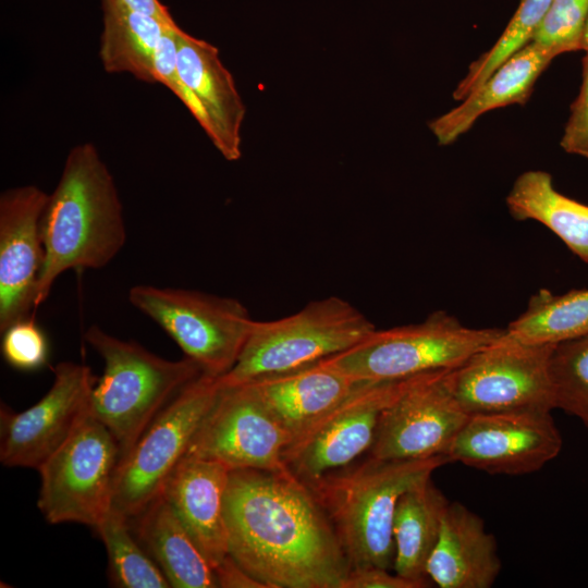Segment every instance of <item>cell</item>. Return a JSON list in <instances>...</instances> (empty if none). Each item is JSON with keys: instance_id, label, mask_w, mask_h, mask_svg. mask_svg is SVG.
Here are the masks:
<instances>
[{"instance_id": "cell-10", "label": "cell", "mask_w": 588, "mask_h": 588, "mask_svg": "<svg viewBox=\"0 0 588 588\" xmlns=\"http://www.w3.org/2000/svg\"><path fill=\"white\" fill-rule=\"evenodd\" d=\"M555 345L526 344L504 333L443 375L468 414L555 408L550 358Z\"/></svg>"}, {"instance_id": "cell-26", "label": "cell", "mask_w": 588, "mask_h": 588, "mask_svg": "<svg viewBox=\"0 0 588 588\" xmlns=\"http://www.w3.org/2000/svg\"><path fill=\"white\" fill-rule=\"evenodd\" d=\"M520 343L556 345L588 334V289L535 293L525 311L505 328Z\"/></svg>"}, {"instance_id": "cell-29", "label": "cell", "mask_w": 588, "mask_h": 588, "mask_svg": "<svg viewBox=\"0 0 588 588\" xmlns=\"http://www.w3.org/2000/svg\"><path fill=\"white\" fill-rule=\"evenodd\" d=\"M550 376L555 408L577 417L588 428V334L554 346Z\"/></svg>"}, {"instance_id": "cell-16", "label": "cell", "mask_w": 588, "mask_h": 588, "mask_svg": "<svg viewBox=\"0 0 588 588\" xmlns=\"http://www.w3.org/2000/svg\"><path fill=\"white\" fill-rule=\"evenodd\" d=\"M48 194L35 185L0 195V331L30 317L44 262L40 218Z\"/></svg>"}, {"instance_id": "cell-4", "label": "cell", "mask_w": 588, "mask_h": 588, "mask_svg": "<svg viewBox=\"0 0 588 588\" xmlns=\"http://www.w3.org/2000/svg\"><path fill=\"white\" fill-rule=\"evenodd\" d=\"M84 339L105 363L90 393L89 413L113 434L121 464L169 401L203 371L188 357L164 359L98 326H90Z\"/></svg>"}, {"instance_id": "cell-17", "label": "cell", "mask_w": 588, "mask_h": 588, "mask_svg": "<svg viewBox=\"0 0 588 588\" xmlns=\"http://www.w3.org/2000/svg\"><path fill=\"white\" fill-rule=\"evenodd\" d=\"M175 44L179 77L203 112L204 131L228 161L238 160L245 106L217 47L181 27Z\"/></svg>"}, {"instance_id": "cell-2", "label": "cell", "mask_w": 588, "mask_h": 588, "mask_svg": "<svg viewBox=\"0 0 588 588\" xmlns=\"http://www.w3.org/2000/svg\"><path fill=\"white\" fill-rule=\"evenodd\" d=\"M44 262L35 309L69 270L101 269L126 243L122 203L108 167L91 143L68 154L40 218Z\"/></svg>"}, {"instance_id": "cell-12", "label": "cell", "mask_w": 588, "mask_h": 588, "mask_svg": "<svg viewBox=\"0 0 588 588\" xmlns=\"http://www.w3.org/2000/svg\"><path fill=\"white\" fill-rule=\"evenodd\" d=\"M291 436L252 382L222 387L186 455L215 461L230 470H289L284 451Z\"/></svg>"}, {"instance_id": "cell-35", "label": "cell", "mask_w": 588, "mask_h": 588, "mask_svg": "<svg viewBox=\"0 0 588 588\" xmlns=\"http://www.w3.org/2000/svg\"><path fill=\"white\" fill-rule=\"evenodd\" d=\"M215 574L218 587L221 588H267L242 568L230 555L215 568Z\"/></svg>"}, {"instance_id": "cell-13", "label": "cell", "mask_w": 588, "mask_h": 588, "mask_svg": "<svg viewBox=\"0 0 588 588\" xmlns=\"http://www.w3.org/2000/svg\"><path fill=\"white\" fill-rule=\"evenodd\" d=\"M561 449L551 412L481 413L469 415L446 457L489 474L515 476L541 469Z\"/></svg>"}, {"instance_id": "cell-27", "label": "cell", "mask_w": 588, "mask_h": 588, "mask_svg": "<svg viewBox=\"0 0 588 588\" xmlns=\"http://www.w3.org/2000/svg\"><path fill=\"white\" fill-rule=\"evenodd\" d=\"M101 538L109 564L111 581L122 588H169L158 564L135 540L128 518L110 510L95 528Z\"/></svg>"}, {"instance_id": "cell-33", "label": "cell", "mask_w": 588, "mask_h": 588, "mask_svg": "<svg viewBox=\"0 0 588 588\" xmlns=\"http://www.w3.org/2000/svg\"><path fill=\"white\" fill-rule=\"evenodd\" d=\"M342 588H425L421 584L400 576L390 569L367 566L351 568Z\"/></svg>"}, {"instance_id": "cell-36", "label": "cell", "mask_w": 588, "mask_h": 588, "mask_svg": "<svg viewBox=\"0 0 588 588\" xmlns=\"http://www.w3.org/2000/svg\"><path fill=\"white\" fill-rule=\"evenodd\" d=\"M581 50L588 51V20L585 26L583 41H581Z\"/></svg>"}, {"instance_id": "cell-3", "label": "cell", "mask_w": 588, "mask_h": 588, "mask_svg": "<svg viewBox=\"0 0 588 588\" xmlns=\"http://www.w3.org/2000/svg\"><path fill=\"white\" fill-rule=\"evenodd\" d=\"M446 463L444 455L403 461L369 457L306 483L329 517L351 568H393V519L400 497Z\"/></svg>"}, {"instance_id": "cell-5", "label": "cell", "mask_w": 588, "mask_h": 588, "mask_svg": "<svg viewBox=\"0 0 588 588\" xmlns=\"http://www.w3.org/2000/svg\"><path fill=\"white\" fill-rule=\"evenodd\" d=\"M375 329L359 309L338 296L309 302L281 319L254 320L221 384L238 385L315 364L354 346Z\"/></svg>"}, {"instance_id": "cell-28", "label": "cell", "mask_w": 588, "mask_h": 588, "mask_svg": "<svg viewBox=\"0 0 588 588\" xmlns=\"http://www.w3.org/2000/svg\"><path fill=\"white\" fill-rule=\"evenodd\" d=\"M551 0H520L494 45L473 61L453 91L461 101L480 86L499 66L532 41Z\"/></svg>"}, {"instance_id": "cell-19", "label": "cell", "mask_w": 588, "mask_h": 588, "mask_svg": "<svg viewBox=\"0 0 588 588\" xmlns=\"http://www.w3.org/2000/svg\"><path fill=\"white\" fill-rule=\"evenodd\" d=\"M502 568L495 537L482 518L460 502H450L427 577L440 588H490Z\"/></svg>"}, {"instance_id": "cell-24", "label": "cell", "mask_w": 588, "mask_h": 588, "mask_svg": "<svg viewBox=\"0 0 588 588\" xmlns=\"http://www.w3.org/2000/svg\"><path fill=\"white\" fill-rule=\"evenodd\" d=\"M506 206L517 220H535L588 262V206L559 193L550 173L529 170L514 182Z\"/></svg>"}, {"instance_id": "cell-15", "label": "cell", "mask_w": 588, "mask_h": 588, "mask_svg": "<svg viewBox=\"0 0 588 588\" xmlns=\"http://www.w3.org/2000/svg\"><path fill=\"white\" fill-rule=\"evenodd\" d=\"M446 371L420 376L382 412L369 457L403 461L446 456L469 417L446 389Z\"/></svg>"}, {"instance_id": "cell-6", "label": "cell", "mask_w": 588, "mask_h": 588, "mask_svg": "<svg viewBox=\"0 0 588 588\" xmlns=\"http://www.w3.org/2000/svg\"><path fill=\"white\" fill-rule=\"evenodd\" d=\"M504 329L469 328L445 311L424 321L375 329L323 360L357 381H387L450 370L502 336Z\"/></svg>"}, {"instance_id": "cell-31", "label": "cell", "mask_w": 588, "mask_h": 588, "mask_svg": "<svg viewBox=\"0 0 588 588\" xmlns=\"http://www.w3.org/2000/svg\"><path fill=\"white\" fill-rule=\"evenodd\" d=\"M1 333L2 355L10 366L19 370L32 371L47 364L48 341L33 318L19 320Z\"/></svg>"}, {"instance_id": "cell-11", "label": "cell", "mask_w": 588, "mask_h": 588, "mask_svg": "<svg viewBox=\"0 0 588 588\" xmlns=\"http://www.w3.org/2000/svg\"><path fill=\"white\" fill-rule=\"evenodd\" d=\"M420 376L360 381L344 400L287 445L284 451L287 469L308 483L351 465L369 452L382 412Z\"/></svg>"}, {"instance_id": "cell-8", "label": "cell", "mask_w": 588, "mask_h": 588, "mask_svg": "<svg viewBox=\"0 0 588 588\" xmlns=\"http://www.w3.org/2000/svg\"><path fill=\"white\" fill-rule=\"evenodd\" d=\"M221 390L220 378L203 373L161 409L119 465L112 510L132 519L161 494Z\"/></svg>"}, {"instance_id": "cell-30", "label": "cell", "mask_w": 588, "mask_h": 588, "mask_svg": "<svg viewBox=\"0 0 588 588\" xmlns=\"http://www.w3.org/2000/svg\"><path fill=\"white\" fill-rule=\"evenodd\" d=\"M588 20V0H551L532 42L547 48L555 57L581 50Z\"/></svg>"}, {"instance_id": "cell-20", "label": "cell", "mask_w": 588, "mask_h": 588, "mask_svg": "<svg viewBox=\"0 0 588 588\" xmlns=\"http://www.w3.org/2000/svg\"><path fill=\"white\" fill-rule=\"evenodd\" d=\"M323 359L252 381L291 442L344 400L359 383Z\"/></svg>"}, {"instance_id": "cell-23", "label": "cell", "mask_w": 588, "mask_h": 588, "mask_svg": "<svg viewBox=\"0 0 588 588\" xmlns=\"http://www.w3.org/2000/svg\"><path fill=\"white\" fill-rule=\"evenodd\" d=\"M449 503L431 477L400 497L393 519V569L396 574L424 587L429 586L427 563L438 541Z\"/></svg>"}, {"instance_id": "cell-7", "label": "cell", "mask_w": 588, "mask_h": 588, "mask_svg": "<svg viewBox=\"0 0 588 588\" xmlns=\"http://www.w3.org/2000/svg\"><path fill=\"white\" fill-rule=\"evenodd\" d=\"M127 297L204 375L216 378L235 365L254 322L240 301L196 290L138 284Z\"/></svg>"}, {"instance_id": "cell-34", "label": "cell", "mask_w": 588, "mask_h": 588, "mask_svg": "<svg viewBox=\"0 0 588 588\" xmlns=\"http://www.w3.org/2000/svg\"><path fill=\"white\" fill-rule=\"evenodd\" d=\"M102 11L133 12L158 19L163 23L175 22L159 0H100Z\"/></svg>"}, {"instance_id": "cell-18", "label": "cell", "mask_w": 588, "mask_h": 588, "mask_svg": "<svg viewBox=\"0 0 588 588\" xmlns=\"http://www.w3.org/2000/svg\"><path fill=\"white\" fill-rule=\"evenodd\" d=\"M230 473L218 462L185 455L161 492L213 569L229 555L224 497Z\"/></svg>"}, {"instance_id": "cell-21", "label": "cell", "mask_w": 588, "mask_h": 588, "mask_svg": "<svg viewBox=\"0 0 588 588\" xmlns=\"http://www.w3.org/2000/svg\"><path fill=\"white\" fill-rule=\"evenodd\" d=\"M554 58L553 52L531 41L499 66L457 107L429 123L438 143L443 146L454 143L491 110L526 102L536 81Z\"/></svg>"}, {"instance_id": "cell-1", "label": "cell", "mask_w": 588, "mask_h": 588, "mask_svg": "<svg viewBox=\"0 0 588 588\" xmlns=\"http://www.w3.org/2000/svg\"><path fill=\"white\" fill-rule=\"evenodd\" d=\"M229 555L267 588H342L351 569L310 488L290 470H231Z\"/></svg>"}, {"instance_id": "cell-14", "label": "cell", "mask_w": 588, "mask_h": 588, "mask_svg": "<svg viewBox=\"0 0 588 588\" xmlns=\"http://www.w3.org/2000/svg\"><path fill=\"white\" fill-rule=\"evenodd\" d=\"M53 383L33 406L15 413L0 411V462L8 467L38 469L89 413L96 378L87 365L62 362Z\"/></svg>"}, {"instance_id": "cell-25", "label": "cell", "mask_w": 588, "mask_h": 588, "mask_svg": "<svg viewBox=\"0 0 588 588\" xmlns=\"http://www.w3.org/2000/svg\"><path fill=\"white\" fill-rule=\"evenodd\" d=\"M99 58L108 73H130L149 84L157 83L156 51L166 28L156 17L102 11Z\"/></svg>"}, {"instance_id": "cell-32", "label": "cell", "mask_w": 588, "mask_h": 588, "mask_svg": "<svg viewBox=\"0 0 588 588\" xmlns=\"http://www.w3.org/2000/svg\"><path fill=\"white\" fill-rule=\"evenodd\" d=\"M583 59L581 85L560 142L564 151L588 158V51Z\"/></svg>"}, {"instance_id": "cell-22", "label": "cell", "mask_w": 588, "mask_h": 588, "mask_svg": "<svg viewBox=\"0 0 588 588\" xmlns=\"http://www.w3.org/2000/svg\"><path fill=\"white\" fill-rule=\"evenodd\" d=\"M132 519L138 541L171 587L218 588L213 567L162 494Z\"/></svg>"}, {"instance_id": "cell-9", "label": "cell", "mask_w": 588, "mask_h": 588, "mask_svg": "<svg viewBox=\"0 0 588 588\" xmlns=\"http://www.w3.org/2000/svg\"><path fill=\"white\" fill-rule=\"evenodd\" d=\"M120 450L110 430L88 413L37 469L38 509L50 524L96 528L111 510Z\"/></svg>"}]
</instances>
